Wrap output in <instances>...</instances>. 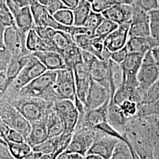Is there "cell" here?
<instances>
[{
	"label": "cell",
	"instance_id": "1",
	"mask_svg": "<svg viewBox=\"0 0 159 159\" xmlns=\"http://www.w3.org/2000/svg\"><path fill=\"white\" fill-rule=\"evenodd\" d=\"M7 100L17 108L31 124L47 119L52 109L54 102L30 97L18 96Z\"/></svg>",
	"mask_w": 159,
	"mask_h": 159
},
{
	"label": "cell",
	"instance_id": "2",
	"mask_svg": "<svg viewBox=\"0 0 159 159\" xmlns=\"http://www.w3.org/2000/svg\"><path fill=\"white\" fill-rule=\"evenodd\" d=\"M57 71L47 70L23 87L18 96L35 97L54 102L58 100L54 89Z\"/></svg>",
	"mask_w": 159,
	"mask_h": 159
},
{
	"label": "cell",
	"instance_id": "3",
	"mask_svg": "<svg viewBox=\"0 0 159 159\" xmlns=\"http://www.w3.org/2000/svg\"><path fill=\"white\" fill-rule=\"evenodd\" d=\"M47 70L46 67L40 60L32 54L21 73L4 93V96L7 99L17 97L23 87L45 73Z\"/></svg>",
	"mask_w": 159,
	"mask_h": 159
},
{
	"label": "cell",
	"instance_id": "4",
	"mask_svg": "<svg viewBox=\"0 0 159 159\" xmlns=\"http://www.w3.org/2000/svg\"><path fill=\"white\" fill-rule=\"evenodd\" d=\"M0 117L10 129L20 132L26 140L31 130V123L5 96L0 104Z\"/></svg>",
	"mask_w": 159,
	"mask_h": 159
},
{
	"label": "cell",
	"instance_id": "5",
	"mask_svg": "<svg viewBox=\"0 0 159 159\" xmlns=\"http://www.w3.org/2000/svg\"><path fill=\"white\" fill-rule=\"evenodd\" d=\"M37 33L44 40L51 51L62 55L64 51L75 43L71 35L65 31L44 27H34Z\"/></svg>",
	"mask_w": 159,
	"mask_h": 159
},
{
	"label": "cell",
	"instance_id": "6",
	"mask_svg": "<svg viewBox=\"0 0 159 159\" xmlns=\"http://www.w3.org/2000/svg\"><path fill=\"white\" fill-rule=\"evenodd\" d=\"M27 34L23 33L16 25L6 27L3 43L12 58H18L32 54L26 47Z\"/></svg>",
	"mask_w": 159,
	"mask_h": 159
},
{
	"label": "cell",
	"instance_id": "7",
	"mask_svg": "<svg viewBox=\"0 0 159 159\" xmlns=\"http://www.w3.org/2000/svg\"><path fill=\"white\" fill-rule=\"evenodd\" d=\"M52 108L63 122V132L73 134L79 118V112L74 102L66 99L57 100L53 102Z\"/></svg>",
	"mask_w": 159,
	"mask_h": 159
},
{
	"label": "cell",
	"instance_id": "8",
	"mask_svg": "<svg viewBox=\"0 0 159 159\" xmlns=\"http://www.w3.org/2000/svg\"><path fill=\"white\" fill-rule=\"evenodd\" d=\"M54 89L58 100L66 99L74 102L77 94L72 69L66 68L57 71Z\"/></svg>",
	"mask_w": 159,
	"mask_h": 159
},
{
	"label": "cell",
	"instance_id": "9",
	"mask_svg": "<svg viewBox=\"0 0 159 159\" xmlns=\"http://www.w3.org/2000/svg\"><path fill=\"white\" fill-rule=\"evenodd\" d=\"M96 137V130L95 129H75L68 147L64 152L78 154L84 157L95 140Z\"/></svg>",
	"mask_w": 159,
	"mask_h": 159
},
{
	"label": "cell",
	"instance_id": "10",
	"mask_svg": "<svg viewBox=\"0 0 159 159\" xmlns=\"http://www.w3.org/2000/svg\"><path fill=\"white\" fill-rule=\"evenodd\" d=\"M110 99L102 106L92 110L86 109L85 112L79 114L75 129L91 130L104 121H107V113Z\"/></svg>",
	"mask_w": 159,
	"mask_h": 159
},
{
	"label": "cell",
	"instance_id": "11",
	"mask_svg": "<svg viewBox=\"0 0 159 159\" xmlns=\"http://www.w3.org/2000/svg\"><path fill=\"white\" fill-rule=\"evenodd\" d=\"M30 8L34 18L35 26L50 27L51 29L63 31L70 34L71 26H65L58 23L53 16L48 11L46 7L34 0L30 6Z\"/></svg>",
	"mask_w": 159,
	"mask_h": 159
},
{
	"label": "cell",
	"instance_id": "12",
	"mask_svg": "<svg viewBox=\"0 0 159 159\" xmlns=\"http://www.w3.org/2000/svg\"><path fill=\"white\" fill-rule=\"evenodd\" d=\"M144 54L129 52L125 61L120 65L123 70V82L128 86L138 88L137 73L142 64Z\"/></svg>",
	"mask_w": 159,
	"mask_h": 159
},
{
	"label": "cell",
	"instance_id": "13",
	"mask_svg": "<svg viewBox=\"0 0 159 159\" xmlns=\"http://www.w3.org/2000/svg\"><path fill=\"white\" fill-rule=\"evenodd\" d=\"M131 20L129 37H147L150 35V19L148 12L136 5Z\"/></svg>",
	"mask_w": 159,
	"mask_h": 159
},
{
	"label": "cell",
	"instance_id": "14",
	"mask_svg": "<svg viewBox=\"0 0 159 159\" xmlns=\"http://www.w3.org/2000/svg\"><path fill=\"white\" fill-rule=\"evenodd\" d=\"M119 141V140L114 137L108 136L100 131L96 130L95 140L87 154H97L102 157L104 159H110Z\"/></svg>",
	"mask_w": 159,
	"mask_h": 159
},
{
	"label": "cell",
	"instance_id": "15",
	"mask_svg": "<svg viewBox=\"0 0 159 159\" xmlns=\"http://www.w3.org/2000/svg\"><path fill=\"white\" fill-rule=\"evenodd\" d=\"M73 70L77 97L84 104L92 80L89 68L83 63V61H81L74 66Z\"/></svg>",
	"mask_w": 159,
	"mask_h": 159
},
{
	"label": "cell",
	"instance_id": "16",
	"mask_svg": "<svg viewBox=\"0 0 159 159\" xmlns=\"http://www.w3.org/2000/svg\"><path fill=\"white\" fill-rule=\"evenodd\" d=\"M159 77V67L156 63H142L137 73V90L142 96L148 89L153 85Z\"/></svg>",
	"mask_w": 159,
	"mask_h": 159
},
{
	"label": "cell",
	"instance_id": "17",
	"mask_svg": "<svg viewBox=\"0 0 159 159\" xmlns=\"http://www.w3.org/2000/svg\"><path fill=\"white\" fill-rule=\"evenodd\" d=\"M111 99L110 92L103 85L91 80L90 85L85 98V107L87 110L98 108Z\"/></svg>",
	"mask_w": 159,
	"mask_h": 159
},
{
	"label": "cell",
	"instance_id": "18",
	"mask_svg": "<svg viewBox=\"0 0 159 159\" xmlns=\"http://www.w3.org/2000/svg\"><path fill=\"white\" fill-rule=\"evenodd\" d=\"M130 21L119 25L118 27L105 39L104 46L111 52L125 47L128 40Z\"/></svg>",
	"mask_w": 159,
	"mask_h": 159
},
{
	"label": "cell",
	"instance_id": "19",
	"mask_svg": "<svg viewBox=\"0 0 159 159\" xmlns=\"http://www.w3.org/2000/svg\"><path fill=\"white\" fill-rule=\"evenodd\" d=\"M133 11V5L115 4L102 14L106 19L120 25L131 21Z\"/></svg>",
	"mask_w": 159,
	"mask_h": 159
},
{
	"label": "cell",
	"instance_id": "20",
	"mask_svg": "<svg viewBox=\"0 0 159 159\" xmlns=\"http://www.w3.org/2000/svg\"><path fill=\"white\" fill-rule=\"evenodd\" d=\"M129 120V119L122 113L119 106L110 100L107 113V122L108 124L125 136Z\"/></svg>",
	"mask_w": 159,
	"mask_h": 159
},
{
	"label": "cell",
	"instance_id": "21",
	"mask_svg": "<svg viewBox=\"0 0 159 159\" xmlns=\"http://www.w3.org/2000/svg\"><path fill=\"white\" fill-rule=\"evenodd\" d=\"M32 54L40 60L47 70L58 71L67 68L63 56L56 51H38Z\"/></svg>",
	"mask_w": 159,
	"mask_h": 159
},
{
	"label": "cell",
	"instance_id": "22",
	"mask_svg": "<svg viewBox=\"0 0 159 159\" xmlns=\"http://www.w3.org/2000/svg\"><path fill=\"white\" fill-rule=\"evenodd\" d=\"M91 79L103 85L110 92L108 61L97 58L89 68Z\"/></svg>",
	"mask_w": 159,
	"mask_h": 159
},
{
	"label": "cell",
	"instance_id": "23",
	"mask_svg": "<svg viewBox=\"0 0 159 159\" xmlns=\"http://www.w3.org/2000/svg\"><path fill=\"white\" fill-rule=\"evenodd\" d=\"M159 46V43L150 35L147 37H134L129 39L126 47L129 52L145 54L147 51Z\"/></svg>",
	"mask_w": 159,
	"mask_h": 159
},
{
	"label": "cell",
	"instance_id": "24",
	"mask_svg": "<svg viewBox=\"0 0 159 159\" xmlns=\"http://www.w3.org/2000/svg\"><path fill=\"white\" fill-rule=\"evenodd\" d=\"M15 21V25L21 31L25 34L35 27L34 18L30 7L20 8L16 12L12 14Z\"/></svg>",
	"mask_w": 159,
	"mask_h": 159
},
{
	"label": "cell",
	"instance_id": "25",
	"mask_svg": "<svg viewBox=\"0 0 159 159\" xmlns=\"http://www.w3.org/2000/svg\"><path fill=\"white\" fill-rule=\"evenodd\" d=\"M46 120L31 124V130L25 140L31 148H34L48 138Z\"/></svg>",
	"mask_w": 159,
	"mask_h": 159
},
{
	"label": "cell",
	"instance_id": "26",
	"mask_svg": "<svg viewBox=\"0 0 159 159\" xmlns=\"http://www.w3.org/2000/svg\"><path fill=\"white\" fill-rule=\"evenodd\" d=\"M31 55L32 54L18 58H12L6 71L8 87L21 73L23 68L29 61Z\"/></svg>",
	"mask_w": 159,
	"mask_h": 159
},
{
	"label": "cell",
	"instance_id": "27",
	"mask_svg": "<svg viewBox=\"0 0 159 159\" xmlns=\"http://www.w3.org/2000/svg\"><path fill=\"white\" fill-rule=\"evenodd\" d=\"M108 66L110 96L111 98H112L113 97L115 91L122 83L123 73L121 66L120 64L115 63L110 59L108 60Z\"/></svg>",
	"mask_w": 159,
	"mask_h": 159
},
{
	"label": "cell",
	"instance_id": "28",
	"mask_svg": "<svg viewBox=\"0 0 159 159\" xmlns=\"http://www.w3.org/2000/svg\"><path fill=\"white\" fill-rule=\"evenodd\" d=\"M26 47L31 54L38 51H51L46 41L38 34L34 27L27 35Z\"/></svg>",
	"mask_w": 159,
	"mask_h": 159
},
{
	"label": "cell",
	"instance_id": "29",
	"mask_svg": "<svg viewBox=\"0 0 159 159\" xmlns=\"http://www.w3.org/2000/svg\"><path fill=\"white\" fill-rule=\"evenodd\" d=\"M91 11V4L89 0H80L79 4L73 10L74 26H84Z\"/></svg>",
	"mask_w": 159,
	"mask_h": 159
},
{
	"label": "cell",
	"instance_id": "30",
	"mask_svg": "<svg viewBox=\"0 0 159 159\" xmlns=\"http://www.w3.org/2000/svg\"><path fill=\"white\" fill-rule=\"evenodd\" d=\"M46 125L48 138L60 136L64 130L63 122L53 108L47 117Z\"/></svg>",
	"mask_w": 159,
	"mask_h": 159
},
{
	"label": "cell",
	"instance_id": "31",
	"mask_svg": "<svg viewBox=\"0 0 159 159\" xmlns=\"http://www.w3.org/2000/svg\"><path fill=\"white\" fill-rule=\"evenodd\" d=\"M34 152L42 154H56L57 156L63 152L60 148V137L59 136L51 138H48L45 141L32 148Z\"/></svg>",
	"mask_w": 159,
	"mask_h": 159
},
{
	"label": "cell",
	"instance_id": "32",
	"mask_svg": "<svg viewBox=\"0 0 159 159\" xmlns=\"http://www.w3.org/2000/svg\"><path fill=\"white\" fill-rule=\"evenodd\" d=\"M136 152L130 142L119 141L110 159H135Z\"/></svg>",
	"mask_w": 159,
	"mask_h": 159
},
{
	"label": "cell",
	"instance_id": "33",
	"mask_svg": "<svg viewBox=\"0 0 159 159\" xmlns=\"http://www.w3.org/2000/svg\"><path fill=\"white\" fill-rule=\"evenodd\" d=\"M61 56H63L66 68L67 69L73 70L76 64L82 61L81 49H80L75 43L64 51Z\"/></svg>",
	"mask_w": 159,
	"mask_h": 159
},
{
	"label": "cell",
	"instance_id": "34",
	"mask_svg": "<svg viewBox=\"0 0 159 159\" xmlns=\"http://www.w3.org/2000/svg\"><path fill=\"white\" fill-rule=\"evenodd\" d=\"M9 152L13 158L23 159L33 150L32 148L27 142L13 143L6 140Z\"/></svg>",
	"mask_w": 159,
	"mask_h": 159
},
{
	"label": "cell",
	"instance_id": "35",
	"mask_svg": "<svg viewBox=\"0 0 159 159\" xmlns=\"http://www.w3.org/2000/svg\"><path fill=\"white\" fill-rule=\"evenodd\" d=\"M118 26L119 24L105 18L96 30L94 36L104 40Z\"/></svg>",
	"mask_w": 159,
	"mask_h": 159
},
{
	"label": "cell",
	"instance_id": "36",
	"mask_svg": "<svg viewBox=\"0 0 159 159\" xmlns=\"http://www.w3.org/2000/svg\"><path fill=\"white\" fill-rule=\"evenodd\" d=\"M54 18L61 24L67 27L74 25V15L73 10L63 8L52 15Z\"/></svg>",
	"mask_w": 159,
	"mask_h": 159
},
{
	"label": "cell",
	"instance_id": "37",
	"mask_svg": "<svg viewBox=\"0 0 159 159\" xmlns=\"http://www.w3.org/2000/svg\"><path fill=\"white\" fill-rule=\"evenodd\" d=\"M158 100H159V77L153 84L143 94L140 103L150 104L156 102Z\"/></svg>",
	"mask_w": 159,
	"mask_h": 159
},
{
	"label": "cell",
	"instance_id": "38",
	"mask_svg": "<svg viewBox=\"0 0 159 159\" xmlns=\"http://www.w3.org/2000/svg\"><path fill=\"white\" fill-rule=\"evenodd\" d=\"M150 19V36L159 43V8L148 12Z\"/></svg>",
	"mask_w": 159,
	"mask_h": 159
},
{
	"label": "cell",
	"instance_id": "39",
	"mask_svg": "<svg viewBox=\"0 0 159 159\" xmlns=\"http://www.w3.org/2000/svg\"><path fill=\"white\" fill-rule=\"evenodd\" d=\"M94 129L96 130L100 131L108 136L114 137L119 140L120 141L128 142V139L126 138V137L123 135L116 129H115L113 126L109 125L107 121H104L95 127Z\"/></svg>",
	"mask_w": 159,
	"mask_h": 159
},
{
	"label": "cell",
	"instance_id": "40",
	"mask_svg": "<svg viewBox=\"0 0 159 159\" xmlns=\"http://www.w3.org/2000/svg\"><path fill=\"white\" fill-rule=\"evenodd\" d=\"M0 24L4 27L15 25L14 17L6 4V0H0Z\"/></svg>",
	"mask_w": 159,
	"mask_h": 159
},
{
	"label": "cell",
	"instance_id": "41",
	"mask_svg": "<svg viewBox=\"0 0 159 159\" xmlns=\"http://www.w3.org/2000/svg\"><path fill=\"white\" fill-rule=\"evenodd\" d=\"M104 19L105 18L102 13L91 11L85 22L84 27H87L94 35L97 29Z\"/></svg>",
	"mask_w": 159,
	"mask_h": 159
},
{
	"label": "cell",
	"instance_id": "42",
	"mask_svg": "<svg viewBox=\"0 0 159 159\" xmlns=\"http://www.w3.org/2000/svg\"><path fill=\"white\" fill-rule=\"evenodd\" d=\"M119 106L122 113L127 118L130 119L136 116L139 107V104L137 102L130 100H127Z\"/></svg>",
	"mask_w": 159,
	"mask_h": 159
},
{
	"label": "cell",
	"instance_id": "43",
	"mask_svg": "<svg viewBox=\"0 0 159 159\" xmlns=\"http://www.w3.org/2000/svg\"><path fill=\"white\" fill-rule=\"evenodd\" d=\"M92 11L102 13L108 8L116 4L114 0H89Z\"/></svg>",
	"mask_w": 159,
	"mask_h": 159
},
{
	"label": "cell",
	"instance_id": "44",
	"mask_svg": "<svg viewBox=\"0 0 159 159\" xmlns=\"http://www.w3.org/2000/svg\"><path fill=\"white\" fill-rule=\"evenodd\" d=\"M94 35L81 34L75 35L72 37L75 44L81 50H85L91 43L92 39Z\"/></svg>",
	"mask_w": 159,
	"mask_h": 159
},
{
	"label": "cell",
	"instance_id": "45",
	"mask_svg": "<svg viewBox=\"0 0 159 159\" xmlns=\"http://www.w3.org/2000/svg\"><path fill=\"white\" fill-rule=\"evenodd\" d=\"M12 56L4 45L0 46V71H6Z\"/></svg>",
	"mask_w": 159,
	"mask_h": 159
},
{
	"label": "cell",
	"instance_id": "46",
	"mask_svg": "<svg viewBox=\"0 0 159 159\" xmlns=\"http://www.w3.org/2000/svg\"><path fill=\"white\" fill-rule=\"evenodd\" d=\"M134 5L139 7L147 12L159 8L158 0H136Z\"/></svg>",
	"mask_w": 159,
	"mask_h": 159
},
{
	"label": "cell",
	"instance_id": "47",
	"mask_svg": "<svg viewBox=\"0 0 159 159\" xmlns=\"http://www.w3.org/2000/svg\"><path fill=\"white\" fill-rule=\"evenodd\" d=\"M129 51L126 47V46L118 50L111 52L110 56V60L114 61L115 63H118L121 64L123 63L126 57L129 54Z\"/></svg>",
	"mask_w": 159,
	"mask_h": 159
},
{
	"label": "cell",
	"instance_id": "48",
	"mask_svg": "<svg viewBox=\"0 0 159 159\" xmlns=\"http://www.w3.org/2000/svg\"><path fill=\"white\" fill-rule=\"evenodd\" d=\"M4 140L13 143L26 142L25 137L20 132L12 129L8 131Z\"/></svg>",
	"mask_w": 159,
	"mask_h": 159
},
{
	"label": "cell",
	"instance_id": "49",
	"mask_svg": "<svg viewBox=\"0 0 159 159\" xmlns=\"http://www.w3.org/2000/svg\"><path fill=\"white\" fill-rule=\"evenodd\" d=\"M81 57L83 63L89 68L90 67L92 64H93L98 58L94 55L91 54V52L83 50H81Z\"/></svg>",
	"mask_w": 159,
	"mask_h": 159
},
{
	"label": "cell",
	"instance_id": "50",
	"mask_svg": "<svg viewBox=\"0 0 159 159\" xmlns=\"http://www.w3.org/2000/svg\"><path fill=\"white\" fill-rule=\"evenodd\" d=\"M8 88L6 71H0V93H4Z\"/></svg>",
	"mask_w": 159,
	"mask_h": 159
},
{
	"label": "cell",
	"instance_id": "51",
	"mask_svg": "<svg viewBox=\"0 0 159 159\" xmlns=\"http://www.w3.org/2000/svg\"><path fill=\"white\" fill-rule=\"evenodd\" d=\"M57 159H84V157L75 153H67L63 152L60 154Z\"/></svg>",
	"mask_w": 159,
	"mask_h": 159
},
{
	"label": "cell",
	"instance_id": "52",
	"mask_svg": "<svg viewBox=\"0 0 159 159\" xmlns=\"http://www.w3.org/2000/svg\"><path fill=\"white\" fill-rule=\"evenodd\" d=\"M10 129V128L6 125L0 117V137L4 140Z\"/></svg>",
	"mask_w": 159,
	"mask_h": 159
},
{
	"label": "cell",
	"instance_id": "53",
	"mask_svg": "<svg viewBox=\"0 0 159 159\" xmlns=\"http://www.w3.org/2000/svg\"><path fill=\"white\" fill-rule=\"evenodd\" d=\"M64 6L68 9L71 10L77 6L79 3L80 0H60Z\"/></svg>",
	"mask_w": 159,
	"mask_h": 159
},
{
	"label": "cell",
	"instance_id": "54",
	"mask_svg": "<svg viewBox=\"0 0 159 159\" xmlns=\"http://www.w3.org/2000/svg\"><path fill=\"white\" fill-rule=\"evenodd\" d=\"M21 8L30 7L34 0H11Z\"/></svg>",
	"mask_w": 159,
	"mask_h": 159
},
{
	"label": "cell",
	"instance_id": "55",
	"mask_svg": "<svg viewBox=\"0 0 159 159\" xmlns=\"http://www.w3.org/2000/svg\"><path fill=\"white\" fill-rule=\"evenodd\" d=\"M151 51L153 54L156 64L159 67V46L154 47L152 50H151Z\"/></svg>",
	"mask_w": 159,
	"mask_h": 159
},
{
	"label": "cell",
	"instance_id": "56",
	"mask_svg": "<svg viewBox=\"0 0 159 159\" xmlns=\"http://www.w3.org/2000/svg\"><path fill=\"white\" fill-rule=\"evenodd\" d=\"M116 4H125V5H134L136 0H114Z\"/></svg>",
	"mask_w": 159,
	"mask_h": 159
},
{
	"label": "cell",
	"instance_id": "57",
	"mask_svg": "<svg viewBox=\"0 0 159 159\" xmlns=\"http://www.w3.org/2000/svg\"><path fill=\"white\" fill-rule=\"evenodd\" d=\"M6 29V27H4L3 25L0 24V46L4 45L3 43V35L4 30Z\"/></svg>",
	"mask_w": 159,
	"mask_h": 159
},
{
	"label": "cell",
	"instance_id": "58",
	"mask_svg": "<svg viewBox=\"0 0 159 159\" xmlns=\"http://www.w3.org/2000/svg\"><path fill=\"white\" fill-rule=\"evenodd\" d=\"M84 159H104L102 157L94 154H87L84 156Z\"/></svg>",
	"mask_w": 159,
	"mask_h": 159
},
{
	"label": "cell",
	"instance_id": "59",
	"mask_svg": "<svg viewBox=\"0 0 159 159\" xmlns=\"http://www.w3.org/2000/svg\"><path fill=\"white\" fill-rule=\"evenodd\" d=\"M38 2H39L41 5L47 7V6H49L51 2H52L54 0H35Z\"/></svg>",
	"mask_w": 159,
	"mask_h": 159
},
{
	"label": "cell",
	"instance_id": "60",
	"mask_svg": "<svg viewBox=\"0 0 159 159\" xmlns=\"http://www.w3.org/2000/svg\"><path fill=\"white\" fill-rule=\"evenodd\" d=\"M140 159H156L154 156L153 153H152L147 154L142 157H140Z\"/></svg>",
	"mask_w": 159,
	"mask_h": 159
},
{
	"label": "cell",
	"instance_id": "61",
	"mask_svg": "<svg viewBox=\"0 0 159 159\" xmlns=\"http://www.w3.org/2000/svg\"><path fill=\"white\" fill-rule=\"evenodd\" d=\"M135 159H140V157H139V156L137 155V154L136 153H136H135Z\"/></svg>",
	"mask_w": 159,
	"mask_h": 159
},
{
	"label": "cell",
	"instance_id": "62",
	"mask_svg": "<svg viewBox=\"0 0 159 159\" xmlns=\"http://www.w3.org/2000/svg\"><path fill=\"white\" fill-rule=\"evenodd\" d=\"M158 2H159V0H158Z\"/></svg>",
	"mask_w": 159,
	"mask_h": 159
}]
</instances>
